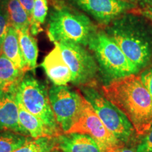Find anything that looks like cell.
Segmentation results:
<instances>
[{
  "label": "cell",
  "mask_w": 152,
  "mask_h": 152,
  "mask_svg": "<svg viewBox=\"0 0 152 152\" xmlns=\"http://www.w3.org/2000/svg\"><path fill=\"white\" fill-rule=\"evenodd\" d=\"M102 94L126 116L139 136L152 127V97L137 74L111 80Z\"/></svg>",
  "instance_id": "6da1fadb"
},
{
  "label": "cell",
  "mask_w": 152,
  "mask_h": 152,
  "mask_svg": "<svg viewBox=\"0 0 152 152\" xmlns=\"http://www.w3.org/2000/svg\"><path fill=\"white\" fill-rule=\"evenodd\" d=\"M105 33L139 70L152 63V27L144 17L125 13L107 25Z\"/></svg>",
  "instance_id": "7a4b0ae2"
},
{
  "label": "cell",
  "mask_w": 152,
  "mask_h": 152,
  "mask_svg": "<svg viewBox=\"0 0 152 152\" xmlns=\"http://www.w3.org/2000/svg\"><path fill=\"white\" fill-rule=\"evenodd\" d=\"M96 28L86 15L61 7L50 14L47 35L53 42H71L87 46Z\"/></svg>",
  "instance_id": "3957f363"
},
{
  "label": "cell",
  "mask_w": 152,
  "mask_h": 152,
  "mask_svg": "<svg viewBox=\"0 0 152 152\" xmlns=\"http://www.w3.org/2000/svg\"><path fill=\"white\" fill-rule=\"evenodd\" d=\"M27 71L16 87V99L30 113L40 119L58 136L63 131L57 123L49 97V90L44 82Z\"/></svg>",
  "instance_id": "277c9868"
},
{
  "label": "cell",
  "mask_w": 152,
  "mask_h": 152,
  "mask_svg": "<svg viewBox=\"0 0 152 152\" xmlns=\"http://www.w3.org/2000/svg\"><path fill=\"white\" fill-rule=\"evenodd\" d=\"M87 46L94 54L102 73L112 80L140 71L105 32L96 31Z\"/></svg>",
  "instance_id": "5b68a950"
},
{
  "label": "cell",
  "mask_w": 152,
  "mask_h": 152,
  "mask_svg": "<svg viewBox=\"0 0 152 152\" xmlns=\"http://www.w3.org/2000/svg\"><path fill=\"white\" fill-rule=\"evenodd\" d=\"M80 90L108 130L121 143L130 142L136 132L122 111L99 92L95 86H83Z\"/></svg>",
  "instance_id": "8992f818"
},
{
  "label": "cell",
  "mask_w": 152,
  "mask_h": 152,
  "mask_svg": "<svg viewBox=\"0 0 152 152\" xmlns=\"http://www.w3.org/2000/svg\"><path fill=\"white\" fill-rule=\"evenodd\" d=\"M71 72L72 84L96 86L99 67L96 59L83 45L71 42H55Z\"/></svg>",
  "instance_id": "52a82bcc"
},
{
  "label": "cell",
  "mask_w": 152,
  "mask_h": 152,
  "mask_svg": "<svg viewBox=\"0 0 152 152\" xmlns=\"http://www.w3.org/2000/svg\"><path fill=\"white\" fill-rule=\"evenodd\" d=\"M49 97L57 123L66 134L78 118L85 97L66 85L52 86L49 90Z\"/></svg>",
  "instance_id": "ba28073f"
},
{
  "label": "cell",
  "mask_w": 152,
  "mask_h": 152,
  "mask_svg": "<svg viewBox=\"0 0 152 152\" xmlns=\"http://www.w3.org/2000/svg\"><path fill=\"white\" fill-rule=\"evenodd\" d=\"M68 133H81L90 136L104 151L123 144L108 130L85 98L78 118L66 134Z\"/></svg>",
  "instance_id": "9c48e42d"
},
{
  "label": "cell",
  "mask_w": 152,
  "mask_h": 152,
  "mask_svg": "<svg viewBox=\"0 0 152 152\" xmlns=\"http://www.w3.org/2000/svg\"><path fill=\"white\" fill-rule=\"evenodd\" d=\"M92 16L101 24L109 25L114 19L134 8L128 0H67Z\"/></svg>",
  "instance_id": "30bf717a"
},
{
  "label": "cell",
  "mask_w": 152,
  "mask_h": 152,
  "mask_svg": "<svg viewBox=\"0 0 152 152\" xmlns=\"http://www.w3.org/2000/svg\"><path fill=\"white\" fill-rule=\"evenodd\" d=\"M0 130L11 131L28 137L19 122L16 88L0 90Z\"/></svg>",
  "instance_id": "8fae6325"
},
{
  "label": "cell",
  "mask_w": 152,
  "mask_h": 152,
  "mask_svg": "<svg viewBox=\"0 0 152 152\" xmlns=\"http://www.w3.org/2000/svg\"><path fill=\"white\" fill-rule=\"evenodd\" d=\"M54 45V48L44 58L40 66L54 85H67L71 81V70L63 58L59 47Z\"/></svg>",
  "instance_id": "7c38bea8"
},
{
  "label": "cell",
  "mask_w": 152,
  "mask_h": 152,
  "mask_svg": "<svg viewBox=\"0 0 152 152\" xmlns=\"http://www.w3.org/2000/svg\"><path fill=\"white\" fill-rule=\"evenodd\" d=\"M57 149L62 152H104L90 136L81 133H68L56 137Z\"/></svg>",
  "instance_id": "4fadbf2b"
},
{
  "label": "cell",
  "mask_w": 152,
  "mask_h": 152,
  "mask_svg": "<svg viewBox=\"0 0 152 152\" xmlns=\"http://www.w3.org/2000/svg\"><path fill=\"white\" fill-rule=\"evenodd\" d=\"M18 106V118L22 128L28 137L37 139L44 137H58L50 128L40 119L27 111L20 102L17 101Z\"/></svg>",
  "instance_id": "5bb4252c"
},
{
  "label": "cell",
  "mask_w": 152,
  "mask_h": 152,
  "mask_svg": "<svg viewBox=\"0 0 152 152\" xmlns=\"http://www.w3.org/2000/svg\"><path fill=\"white\" fill-rule=\"evenodd\" d=\"M1 53L14 63L18 69L24 72L28 71L27 64L19 45L18 32L11 26L8 28L1 45Z\"/></svg>",
  "instance_id": "9a60e30c"
},
{
  "label": "cell",
  "mask_w": 152,
  "mask_h": 152,
  "mask_svg": "<svg viewBox=\"0 0 152 152\" xmlns=\"http://www.w3.org/2000/svg\"><path fill=\"white\" fill-rule=\"evenodd\" d=\"M24 72L18 69L4 54H0V90L16 88L21 80Z\"/></svg>",
  "instance_id": "2e32d148"
},
{
  "label": "cell",
  "mask_w": 152,
  "mask_h": 152,
  "mask_svg": "<svg viewBox=\"0 0 152 152\" xmlns=\"http://www.w3.org/2000/svg\"><path fill=\"white\" fill-rule=\"evenodd\" d=\"M3 9L8 17L10 26L17 31L30 29V17L18 0H4Z\"/></svg>",
  "instance_id": "e0dca14e"
},
{
  "label": "cell",
  "mask_w": 152,
  "mask_h": 152,
  "mask_svg": "<svg viewBox=\"0 0 152 152\" xmlns=\"http://www.w3.org/2000/svg\"><path fill=\"white\" fill-rule=\"evenodd\" d=\"M19 45L20 49L27 64L28 71L35 73L37 66L38 56V47L36 39L30 33V29L18 30Z\"/></svg>",
  "instance_id": "ac0fdd59"
},
{
  "label": "cell",
  "mask_w": 152,
  "mask_h": 152,
  "mask_svg": "<svg viewBox=\"0 0 152 152\" xmlns=\"http://www.w3.org/2000/svg\"><path fill=\"white\" fill-rule=\"evenodd\" d=\"M57 149L56 137H30L25 143L12 152H51Z\"/></svg>",
  "instance_id": "d6986e66"
},
{
  "label": "cell",
  "mask_w": 152,
  "mask_h": 152,
  "mask_svg": "<svg viewBox=\"0 0 152 152\" xmlns=\"http://www.w3.org/2000/svg\"><path fill=\"white\" fill-rule=\"evenodd\" d=\"M48 13L47 0H35V4L30 16V31L33 35H37L42 31L41 25L45 21Z\"/></svg>",
  "instance_id": "ffe728a7"
},
{
  "label": "cell",
  "mask_w": 152,
  "mask_h": 152,
  "mask_svg": "<svg viewBox=\"0 0 152 152\" xmlns=\"http://www.w3.org/2000/svg\"><path fill=\"white\" fill-rule=\"evenodd\" d=\"M30 137L11 131L0 130V152H12L26 142Z\"/></svg>",
  "instance_id": "44dd1931"
},
{
  "label": "cell",
  "mask_w": 152,
  "mask_h": 152,
  "mask_svg": "<svg viewBox=\"0 0 152 152\" xmlns=\"http://www.w3.org/2000/svg\"><path fill=\"white\" fill-rule=\"evenodd\" d=\"M137 152H152V127L144 134L136 147Z\"/></svg>",
  "instance_id": "7402d4cb"
},
{
  "label": "cell",
  "mask_w": 152,
  "mask_h": 152,
  "mask_svg": "<svg viewBox=\"0 0 152 152\" xmlns=\"http://www.w3.org/2000/svg\"><path fill=\"white\" fill-rule=\"evenodd\" d=\"M9 26L10 24L7 15L4 9L0 7V47H1Z\"/></svg>",
  "instance_id": "603a6c76"
},
{
  "label": "cell",
  "mask_w": 152,
  "mask_h": 152,
  "mask_svg": "<svg viewBox=\"0 0 152 152\" xmlns=\"http://www.w3.org/2000/svg\"><path fill=\"white\" fill-rule=\"evenodd\" d=\"M140 77L144 85L149 91L152 97V64L144 68L140 73Z\"/></svg>",
  "instance_id": "cb8c5ba5"
},
{
  "label": "cell",
  "mask_w": 152,
  "mask_h": 152,
  "mask_svg": "<svg viewBox=\"0 0 152 152\" xmlns=\"http://www.w3.org/2000/svg\"><path fill=\"white\" fill-rule=\"evenodd\" d=\"M18 1L26 11L30 17L31 16L34 4H35V0H18Z\"/></svg>",
  "instance_id": "d4e9b609"
},
{
  "label": "cell",
  "mask_w": 152,
  "mask_h": 152,
  "mask_svg": "<svg viewBox=\"0 0 152 152\" xmlns=\"http://www.w3.org/2000/svg\"><path fill=\"white\" fill-rule=\"evenodd\" d=\"M104 152H137L136 149H133L132 148L126 147L123 146V144L117 146V147L112 148L111 149L107 150Z\"/></svg>",
  "instance_id": "484cf974"
},
{
  "label": "cell",
  "mask_w": 152,
  "mask_h": 152,
  "mask_svg": "<svg viewBox=\"0 0 152 152\" xmlns=\"http://www.w3.org/2000/svg\"><path fill=\"white\" fill-rule=\"evenodd\" d=\"M136 2L144 10L152 9V0H136Z\"/></svg>",
  "instance_id": "4316f807"
},
{
  "label": "cell",
  "mask_w": 152,
  "mask_h": 152,
  "mask_svg": "<svg viewBox=\"0 0 152 152\" xmlns=\"http://www.w3.org/2000/svg\"><path fill=\"white\" fill-rule=\"evenodd\" d=\"M143 14L144 16L147 17L148 18H149L152 22V9H149V10H144Z\"/></svg>",
  "instance_id": "83f0119b"
},
{
  "label": "cell",
  "mask_w": 152,
  "mask_h": 152,
  "mask_svg": "<svg viewBox=\"0 0 152 152\" xmlns=\"http://www.w3.org/2000/svg\"><path fill=\"white\" fill-rule=\"evenodd\" d=\"M51 152H61V151L58 149H55V150H54V151H52Z\"/></svg>",
  "instance_id": "f1b7e54d"
},
{
  "label": "cell",
  "mask_w": 152,
  "mask_h": 152,
  "mask_svg": "<svg viewBox=\"0 0 152 152\" xmlns=\"http://www.w3.org/2000/svg\"><path fill=\"white\" fill-rule=\"evenodd\" d=\"M1 47H0V54H1Z\"/></svg>",
  "instance_id": "f546056e"
}]
</instances>
